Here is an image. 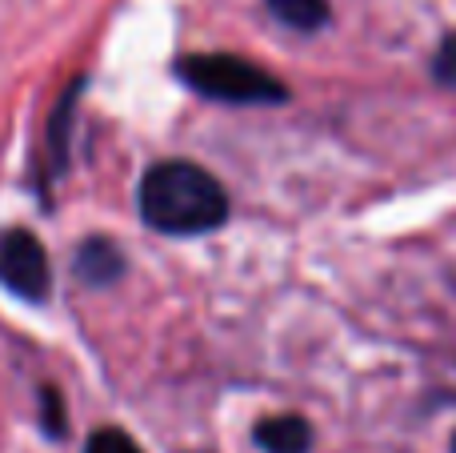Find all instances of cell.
Returning a JSON list of instances; mask_svg holds the SVG:
<instances>
[{
    "mask_svg": "<svg viewBox=\"0 0 456 453\" xmlns=\"http://www.w3.org/2000/svg\"><path fill=\"white\" fill-rule=\"evenodd\" d=\"M77 273H80V281H88V285L104 289V285H112V281L125 273V257H120V249L112 245V241L93 237V241H85V245H80V253H77Z\"/></svg>",
    "mask_w": 456,
    "mask_h": 453,
    "instance_id": "5",
    "label": "cell"
},
{
    "mask_svg": "<svg viewBox=\"0 0 456 453\" xmlns=\"http://www.w3.org/2000/svg\"><path fill=\"white\" fill-rule=\"evenodd\" d=\"M452 453H456V438H452Z\"/></svg>",
    "mask_w": 456,
    "mask_h": 453,
    "instance_id": "11",
    "label": "cell"
},
{
    "mask_svg": "<svg viewBox=\"0 0 456 453\" xmlns=\"http://www.w3.org/2000/svg\"><path fill=\"white\" fill-rule=\"evenodd\" d=\"M80 85H85V80H72V88H64V93H61V104H56V112L48 117V165H53V169H64V165H69L72 112H77Z\"/></svg>",
    "mask_w": 456,
    "mask_h": 453,
    "instance_id": "6",
    "label": "cell"
},
{
    "mask_svg": "<svg viewBox=\"0 0 456 453\" xmlns=\"http://www.w3.org/2000/svg\"><path fill=\"white\" fill-rule=\"evenodd\" d=\"M433 77L441 80V85H456V32H449V37L441 40V48H436Z\"/></svg>",
    "mask_w": 456,
    "mask_h": 453,
    "instance_id": "10",
    "label": "cell"
},
{
    "mask_svg": "<svg viewBox=\"0 0 456 453\" xmlns=\"http://www.w3.org/2000/svg\"><path fill=\"white\" fill-rule=\"evenodd\" d=\"M141 217L168 237L213 233L228 217V193L192 161H160L141 181Z\"/></svg>",
    "mask_w": 456,
    "mask_h": 453,
    "instance_id": "1",
    "label": "cell"
},
{
    "mask_svg": "<svg viewBox=\"0 0 456 453\" xmlns=\"http://www.w3.org/2000/svg\"><path fill=\"white\" fill-rule=\"evenodd\" d=\"M276 21H284L297 32H316L329 24V0H265Z\"/></svg>",
    "mask_w": 456,
    "mask_h": 453,
    "instance_id": "7",
    "label": "cell"
},
{
    "mask_svg": "<svg viewBox=\"0 0 456 453\" xmlns=\"http://www.w3.org/2000/svg\"><path fill=\"white\" fill-rule=\"evenodd\" d=\"M0 285L12 289L24 301H45L48 297L53 269H48L45 245L28 229L0 233Z\"/></svg>",
    "mask_w": 456,
    "mask_h": 453,
    "instance_id": "3",
    "label": "cell"
},
{
    "mask_svg": "<svg viewBox=\"0 0 456 453\" xmlns=\"http://www.w3.org/2000/svg\"><path fill=\"white\" fill-rule=\"evenodd\" d=\"M256 441L265 453H308V446H313V425L297 414H276L256 425Z\"/></svg>",
    "mask_w": 456,
    "mask_h": 453,
    "instance_id": "4",
    "label": "cell"
},
{
    "mask_svg": "<svg viewBox=\"0 0 456 453\" xmlns=\"http://www.w3.org/2000/svg\"><path fill=\"white\" fill-rule=\"evenodd\" d=\"M85 453H144V449L136 446L125 430H112V425H109V430H96L93 438H88Z\"/></svg>",
    "mask_w": 456,
    "mask_h": 453,
    "instance_id": "9",
    "label": "cell"
},
{
    "mask_svg": "<svg viewBox=\"0 0 456 453\" xmlns=\"http://www.w3.org/2000/svg\"><path fill=\"white\" fill-rule=\"evenodd\" d=\"M40 425H45L48 438H64V430H69L64 401H61V393H56L53 385H45V390H40Z\"/></svg>",
    "mask_w": 456,
    "mask_h": 453,
    "instance_id": "8",
    "label": "cell"
},
{
    "mask_svg": "<svg viewBox=\"0 0 456 453\" xmlns=\"http://www.w3.org/2000/svg\"><path fill=\"white\" fill-rule=\"evenodd\" d=\"M181 80L197 93L213 96L224 104H284L289 88L273 77V72L256 69L244 56H228V53H200V56H184L176 64Z\"/></svg>",
    "mask_w": 456,
    "mask_h": 453,
    "instance_id": "2",
    "label": "cell"
}]
</instances>
